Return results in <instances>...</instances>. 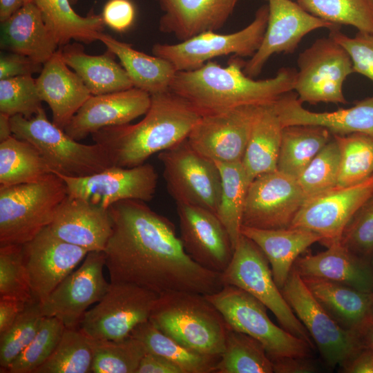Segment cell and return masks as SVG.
Segmentation results:
<instances>
[{
  "label": "cell",
  "mask_w": 373,
  "mask_h": 373,
  "mask_svg": "<svg viewBox=\"0 0 373 373\" xmlns=\"http://www.w3.org/2000/svg\"><path fill=\"white\" fill-rule=\"evenodd\" d=\"M113 229L104 250L111 283H128L160 295L189 291L209 295L224 285L186 252L173 224L146 202L126 200L108 208Z\"/></svg>",
  "instance_id": "1"
},
{
  "label": "cell",
  "mask_w": 373,
  "mask_h": 373,
  "mask_svg": "<svg viewBox=\"0 0 373 373\" xmlns=\"http://www.w3.org/2000/svg\"><path fill=\"white\" fill-rule=\"evenodd\" d=\"M245 63L234 55L226 67L209 61L198 69L178 71L170 90L188 101L201 115L242 106L274 104L294 91L295 68L283 67L273 77L254 79L245 74Z\"/></svg>",
  "instance_id": "2"
},
{
  "label": "cell",
  "mask_w": 373,
  "mask_h": 373,
  "mask_svg": "<svg viewBox=\"0 0 373 373\" xmlns=\"http://www.w3.org/2000/svg\"><path fill=\"white\" fill-rule=\"evenodd\" d=\"M200 117L188 101L169 90L151 95L149 108L136 124L106 127L91 136L112 166L131 168L186 139Z\"/></svg>",
  "instance_id": "3"
},
{
  "label": "cell",
  "mask_w": 373,
  "mask_h": 373,
  "mask_svg": "<svg viewBox=\"0 0 373 373\" xmlns=\"http://www.w3.org/2000/svg\"><path fill=\"white\" fill-rule=\"evenodd\" d=\"M149 320L183 345L218 356L224 351L230 329L205 295L189 291L158 295Z\"/></svg>",
  "instance_id": "4"
},
{
  "label": "cell",
  "mask_w": 373,
  "mask_h": 373,
  "mask_svg": "<svg viewBox=\"0 0 373 373\" xmlns=\"http://www.w3.org/2000/svg\"><path fill=\"white\" fill-rule=\"evenodd\" d=\"M68 195L55 173L35 182L0 186V245L32 239L51 224Z\"/></svg>",
  "instance_id": "5"
},
{
  "label": "cell",
  "mask_w": 373,
  "mask_h": 373,
  "mask_svg": "<svg viewBox=\"0 0 373 373\" xmlns=\"http://www.w3.org/2000/svg\"><path fill=\"white\" fill-rule=\"evenodd\" d=\"M12 135L32 144L51 171L67 177H84L112 166L99 144H86L70 137L49 121L41 107L32 117H10Z\"/></svg>",
  "instance_id": "6"
},
{
  "label": "cell",
  "mask_w": 373,
  "mask_h": 373,
  "mask_svg": "<svg viewBox=\"0 0 373 373\" xmlns=\"http://www.w3.org/2000/svg\"><path fill=\"white\" fill-rule=\"evenodd\" d=\"M205 296L231 329L258 341L271 361L289 356H312L314 347L276 325L268 316L267 307L248 292L224 285L216 292Z\"/></svg>",
  "instance_id": "7"
},
{
  "label": "cell",
  "mask_w": 373,
  "mask_h": 373,
  "mask_svg": "<svg viewBox=\"0 0 373 373\" xmlns=\"http://www.w3.org/2000/svg\"><path fill=\"white\" fill-rule=\"evenodd\" d=\"M223 285L238 287L255 297L276 317L283 328L314 344L277 286L269 262L259 247L241 233L230 262L221 273Z\"/></svg>",
  "instance_id": "8"
},
{
  "label": "cell",
  "mask_w": 373,
  "mask_h": 373,
  "mask_svg": "<svg viewBox=\"0 0 373 373\" xmlns=\"http://www.w3.org/2000/svg\"><path fill=\"white\" fill-rule=\"evenodd\" d=\"M268 15V6L263 5L257 10L254 20L237 32L222 35L207 31L175 44H156L152 52L171 62L177 72L198 69L222 55L251 57L263 39Z\"/></svg>",
  "instance_id": "9"
},
{
  "label": "cell",
  "mask_w": 373,
  "mask_h": 373,
  "mask_svg": "<svg viewBox=\"0 0 373 373\" xmlns=\"http://www.w3.org/2000/svg\"><path fill=\"white\" fill-rule=\"evenodd\" d=\"M169 193L176 204L217 213L221 175L216 163L196 151L185 139L158 154Z\"/></svg>",
  "instance_id": "10"
},
{
  "label": "cell",
  "mask_w": 373,
  "mask_h": 373,
  "mask_svg": "<svg viewBox=\"0 0 373 373\" xmlns=\"http://www.w3.org/2000/svg\"><path fill=\"white\" fill-rule=\"evenodd\" d=\"M294 91L302 102L346 104L343 84L354 73L345 50L332 37H321L299 53Z\"/></svg>",
  "instance_id": "11"
},
{
  "label": "cell",
  "mask_w": 373,
  "mask_h": 373,
  "mask_svg": "<svg viewBox=\"0 0 373 373\" xmlns=\"http://www.w3.org/2000/svg\"><path fill=\"white\" fill-rule=\"evenodd\" d=\"M281 291L328 367H342L362 348L357 332L339 325L316 300L293 268Z\"/></svg>",
  "instance_id": "12"
},
{
  "label": "cell",
  "mask_w": 373,
  "mask_h": 373,
  "mask_svg": "<svg viewBox=\"0 0 373 373\" xmlns=\"http://www.w3.org/2000/svg\"><path fill=\"white\" fill-rule=\"evenodd\" d=\"M158 294L128 283H111L106 294L85 313L79 329L94 340H121L149 321Z\"/></svg>",
  "instance_id": "13"
},
{
  "label": "cell",
  "mask_w": 373,
  "mask_h": 373,
  "mask_svg": "<svg viewBox=\"0 0 373 373\" xmlns=\"http://www.w3.org/2000/svg\"><path fill=\"white\" fill-rule=\"evenodd\" d=\"M104 251H90L81 266L68 274L41 303L45 317L58 318L66 328H78L88 308L109 288L104 276Z\"/></svg>",
  "instance_id": "14"
},
{
  "label": "cell",
  "mask_w": 373,
  "mask_h": 373,
  "mask_svg": "<svg viewBox=\"0 0 373 373\" xmlns=\"http://www.w3.org/2000/svg\"><path fill=\"white\" fill-rule=\"evenodd\" d=\"M57 175L65 182L68 195L106 209L122 200L151 201L158 178L154 166L149 163L131 168L111 166L84 177Z\"/></svg>",
  "instance_id": "15"
},
{
  "label": "cell",
  "mask_w": 373,
  "mask_h": 373,
  "mask_svg": "<svg viewBox=\"0 0 373 373\" xmlns=\"http://www.w3.org/2000/svg\"><path fill=\"white\" fill-rule=\"evenodd\" d=\"M306 200L297 179L278 170L258 175L247 191L242 225L265 229L289 228Z\"/></svg>",
  "instance_id": "16"
},
{
  "label": "cell",
  "mask_w": 373,
  "mask_h": 373,
  "mask_svg": "<svg viewBox=\"0 0 373 373\" xmlns=\"http://www.w3.org/2000/svg\"><path fill=\"white\" fill-rule=\"evenodd\" d=\"M373 195V175L357 184L336 187L307 198L289 228L305 229L318 233L328 247L340 241L353 216Z\"/></svg>",
  "instance_id": "17"
},
{
  "label": "cell",
  "mask_w": 373,
  "mask_h": 373,
  "mask_svg": "<svg viewBox=\"0 0 373 373\" xmlns=\"http://www.w3.org/2000/svg\"><path fill=\"white\" fill-rule=\"evenodd\" d=\"M258 106H242L201 115L186 140L196 151L214 162H242Z\"/></svg>",
  "instance_id": "18"
},
{
  "label": "cell",
  "mask_w": 373,
  "mask_h": 373,
  "mask_svg": "<svg viewBox=\"0 0 373 373\" xmlns=\"http://www.w3.org/2000/svg\"><path fill=\"white\" fill-rule=\"evenodd\" d=\"M269 15L262 43L256 52L246 61L243 71L254 78L262 71L274 54H291L301 40L309 32L319 28L329 30L340 26L318 18L291 0H265Z\"/></svg>",
  "instance_id": "19"
},
{
  "label": "cell",
  "mask_w": 373,
  "mask_h": 373,
  "mask_svg": "<svg viewBox=\"0 0 373 373\" xmlns=\"http://www.w3.org/2000/svg\"><path fill=\"white\" fill-rule=\"evenodd\" d=\"M88 253L56 236L49 226L23 244V261L34 299L42 302Z\"/></svg>",
  "instance_id": "20"
},
{
  "label": "cell",
  "mask_w": 373,
  "mask_h": 373,
  "mask_svg": "<svg viewBox=\"0 0 373 373\" xmlns=\"http://www.w3.org/2000/svg\"><path fill=\"white\" fill-rule=\"evenodd\" d=\"M180 240L188 255L202 267L222 273L230 262L233 247L229 234L214 212L177 204Z\"/></svg>",
  "instance_id": "21"
},
{
  "label": "cell",
  "mask_w": 373,
  "mask_h": 373,
  "mask_svg": "<svg viewBox=\"0 0 373 373\" xmlns=\"http://www.w3.org/2000/svg\"><path fill=\"white\" fill-rule=\"evenodd\" d=\"M151 104V95L135 87L93 95L78 110L64 131L79 141L109 126L129 124L144 115Z\"/></svg>",
  "instance_id": "22"
},
{
  "label": "cell",
  "mask_w": 373,
  "mask_h": 373,
  "mask_svg": "<svg viewBox=\"0 0 373 373\" xmlns=\"http://www.w3.org/2000/svg\"><path fill=\"white\" fill-rule=\"evenodd\" d=\"M283 127L314 125L327 128L332 135L362 133L373 138V95L358 101L353 106L332 112H313L303 106L294 91L274 104Z\"/></svg>",
  "instance_id": "23"
},
{
  "label": "cell",
  "mask_w": 373,
  "mask_h": 373,
  "mask_svg": "<svg viewBox=\"0 0 373 373\" xmlns=\"http://www.w3.org/2000/svg\"><path fill=\"white\" fill-rule=\"evenodd\" d=\"M49 227L60 239L88 252L104 251L113 220L108 209L68 195Z\"/></svg>",
  "instance_id": "24"
},
{
  "label": "cell",
  "mask_w": 373,
  "mask_h": 373,
  "mask_svg": "<svg viewBox=\"0 0 373 373\" xmlns=\"http://www.w3.org/2000/svg\"><path fill=\"white\" fill-rule=\"evenodd\" d=\"M35 82L41 101L51 110L52 123L64 131L91 95L82 79L66 64L61 50L43 64Z\"/></svg>",
  "instance_id": "25"
},
{
  "label": "cell",
  "mask_w": 373,
  "mask_h": 373,
  "mask_svg": "<svg viewBox=\"0 0 373 373\" xmlns=\"http://www.w3.org/2000/svg\"><path fill=\"white\" fill-rule=\"evenodd\" d=\"M164 12L160 31L180 41L197 35L221 28L238 0H157Z\"/></svg>",
  "instance_id": "26"
},
{
  "label": "cell",
  "mask_w": 373,
  "mask_h": 373,
  "mask_svg": "<svg viewBox=\"0 0 373 373\" xmlns=\"http://www.w3.org/2000/svg\"><path fill=\"white\" fill-rule=\"evenodd\" d=\"M324 251L298 257L293 269L301 277H317L373 292V269L370 261L354 254L340 241Z\"/></svg>",
  "instance_id": "27"
},
{
  "label": "cell",
  "mask_w": 373,
  "mask_h": 373,
  "mask_svg": "<svg viewBox=\"0 0 373 373\" xmlns=\"http://www.w3.org/2000/svg\"><path fill=\"white\" fill-rule=\"evenodd\" d=\"M1 24L2 49L25 55L42 65L57 51V39L31 0Z\"/></svg>",
  "instance_id": "28"
},
{
  "label": "cell",
  "mask_w": 373,
  "mask_h": 373,
  "mask_svg": "<svg viewBox=\"0 0 373 373\" xmlns=\"http://www.w3.org/2000/svg\"><path fill=\"white\" fill-rule=\"evenodd\" d=\"M241 233L254 241L264 253L280 290L299 256L322 239L318 233L300 228L265 229L242 225Z\"/></svg>",
  "instance_id": "29"
},
{
  "label": "cell",
  "mask_w": 373,
  "mask_h": 373,
  "mask_svg": "<svg viewBox=\"0 0 373 373\" xmlns=\"http://www.w3.org/2000/svg\"><path fill=\"white\" fill-rule=\"evenodd\" d=\"M316 300L345 329L358 332L370 321L371 293L317 277H302Z\"/></svg>",
  "instance_id": "30"
},
{
  "label": "cell",
  "mask_w": 373,
  "mask_h": 373,
  "mask_svg": "<svg viewBox=\"0 0 373 373\" xmlns=\"http://www.w3.org/2000/svg\"><path fill=\"white\" fill-rule=\"evenodd\" d=\"M66 64L82 79L91 95L111 93L133 87L126 70L111 52L90 55L82 45L66 44L61 50Z\"/></svg>",
  "instance_id": "31"
},
{
  "label": "cell",
  "mask_w": 373,
  "mask_h": 373,
  "mask_svg": "<svg viewBox=\"0 0 373 373\" xmlns=\"http://www.w3.org/2000/svg\"><path fill=\"white\" fill-rule=\"evenodd\" d=\"M98 40L119 58L133 87L150 95L170 90L177 71L168 60L138 51L130 44L103 32L98 36Z\"/></svg>",
  "instance_id": "32"
},
{
  "label": "cell",
  "mask_w": 373,
  "mask_h": 373,
  "mask_svg": "<svg viewBox=\"0 0 373 373\" xmlns=\"http://www.w3.org/2000/svg\"><path fill=\"white\" fill-rule=\"evenodd\" d=\"M283 128L274 104L258 106L242 160L251 182L277 170Z\"/></svg>",
  "instance_id": "33"
},
{
  "label": "cell",
  "mask_w": 373,
  "mask_h": 373,
  "mask_svg": "<svg viewBox=\"0 0 373 373\" xmlns=\"http://www.w3.org/2000/svg\"><path fill=\"white\" fill-rule=\"evenodd\" d=\"M40 10L47 26L53 32L59 46L71 40L92 43L98 40L104 23L101 15L93 10L86 16L76 13L69 0H31Z\"/></svg>",
  "instance_id": "34"
},
{
  "label": "cell",
  "mask_w": 373,
  "mask_h": 373,
  "mask_svg": "<svg viewBox=\"0 0 373 373\" xmlns=\"http://www.w3.org/2000/svg\"><path fill=\"white\" fill-rule=\"evenodd\" d=\"M144 345L146 352L159 355L182 373H214L220 357L191 350L159 329L150 320L138 325L131 335Z\"/></svg>",
  "instance_id": "35"
},
{
  "label": "cell",
  "mask_w": 373,
  "mask_h": 373,
  "mask_svg": "<svg viewBox=\"0 0 373 373\" xmlns=\"http://www.w3.org/2000/svg\"><path fill=\"white\" fill-rule=\"evenodd\" d=\"M332 138L331 133L323 126L291 125L283 127L277 170L297 179Z\"/></svg>",
  "instance_id": "36"
},
{
  "label": "cell",
  "mask_w": 373,
  "mask_h": 373,
  "mask_svg": "<svg viewBox=\"0 0 373 373\" xmlns=\"http://www.w3.org/2000/svg\"><path fill=\"white\" fill-rule=\"evenodd\" d=\"M52 173L39 151L14 135L0 142V186L37 182Z\"/></svg>",
  "instance_id": "37"
},
{
  "label": "cell",
  "mask_w": 373,
  "mask_h": 373,
  "mask_svg": "<svg viewBox=\"0 0 373 373\" xmlns=\"http://www.w3.org/2000/svg\"><path fill=\"white\" fill-rule=\"evenodd\" d=\"M221 175L217 216L226 227L234 247L241 235L242 216L251 183L242 162H215Z\"/></svg>",
  "instance_id": "38"
},
{
  "label": "cell",
  "mask_w": 373,
  "mask_h": 373,
  "mask_svg": "<svg viewBox=\"0 0 373 373\" xmlns=\"http://www.w3.org/2000/svg\"><path fill=\"white\" fill-rule=\"evenodd\" d=\"M273 363L254 338L229 329L214 373H272Z\"/></svg>",
  "instance_id": "39"
},
{
  "label": "cell",
  "mask_w": 373,
  "mask_h": 373,
  "mask_svg": "<svg viewBox=\"0 0 373 373\" xmlns=\"http://www.w3.org/2000/svg\"><path fill=\"white\" fill-rule=\"evenodd\" d=\"M93 361L91 338L79 328H65L50 356L34 373H90Z\"/></svg>",
  "instance_id": "40"
},
{
  "label": "cell",
  "mask_w": 373,
  "mask_h": 373,
  "mask_svg": "<svg viewBox=\"0 0 373 373\" xmlns=\"http://www.w3.org/2000/svg\"><path fill=\"white\" fill-rule=\"evenodd\" d=\"M332 136L341 155L336 187L357 184L373 175V138L362 133Z\"/></svg>",
  "instance_id": "41"
},
{
  "label": "cell",
  "mask_w": 373,
  "mask_h": 373,
  "mask_svg": "<svg viewBox=\"0 0 373 373\" xmlns=\"http://www.w3.org/2000/svg\"><path fill=\"white\" fill-rule=\"evenodd\" d=\"M91 341L92 373H136L146 353L143 343L132 336L121 340Z\"/></svg>",
  "instance_id": "42"
},
{
  "label": "cell",
  "mask_w": 373,
  "mask_h": 373,
  "mask_svg": "<svg viewBox=\"0 0 373 373\" xmlns=\"http://www.w3.org/2000/svg\"><path fill=\"white\" fill-rule=\"evenodd\" d=\"M307 12L336 26L373 32V7L367 0H296Z\"/></svg>",
  "instance_id": "43"
},
{
  "label": "cell",
  "mask_w": 373,
  "mask_h": 373,
  "mask_svg": "<svg viewBox=\"0 0 373 373\" xmlns=\"http://www.w3.org/2000/svg\"><path fill=\"white\" fill-rule=\"evenodd\" d=\"M341 155L333 136L297 178L307 199L336 187Z\"/></svg>",
  "instance_id": "44"
},
{
  "label": "cell",
  "mask_w": 373,
  "mask_h": 373,
  "mask_svg": "<svg viewBox=\"0 0 373 373\" xmlns=\"http://www.w3.org/2000/svg\"><path fill=\"white\" fill-rule=\"evenodd\" d=\"M45 316L37 301L28 303L13 325L0 334V372L8 369L38 332Z\"/></svg>",
  "instance_id": "45"
},
{
  "label": "cell",
  "mask_w": 373,
  "mask_h": 373,
  "mask_svg": "<svg viewBox=\"0 0 373 373\" xmlns=\"http://www.w3.org/2000/svg\"><path fill=\"white\" fill-rule=\"evenodd\" d=\"M66 327L55 317H44L28 345L8 369L7 373H34L52 354Z\"/></svg>",
  "instance_id": "46"
},
{
  "label": "cell",
  "mask_w": 373,
  "mask_h": 373,
  "mask_svg": "<svg viewBox=\"0 0 373 373\" xmlns=\"http://www.w3.org/2000/svg\"><path fill=\"white\" fill-rule=\"evenodd\" d=\"M42 102L32 75L0 80V113L30 118L42 107Z\"/></svg>",
  "instance_id": "47"
},
{
  "label": "cell",
  "mask_w": 373,
  "mask_h": 373,
  "mask_svg": "<svg viewBox=\"0 0 373 373\" xmlns=\"http://www.w3.org/2000/svg\"><path fill=\"white\" fill-rule=\"evenodd\" d=\"M0 296L36 301L22 257V245H0Z\"/></svg>",
  "instance_id": "48"
},
{
  "label": "cell",
  "mask_w": 373,
  "mask_h": 373,
  "mask_svg": "<svg viewBox=\"0 0 373 373\" xmlns=\"http://www.w3.org/2000/svg\"><path fill=\"white\" fill-rule=\"evenodd\" d=\"M340 242L354 254L370 262L373 256V195L349 221Z\"/></svg>",
  "instance_id": "49"
},
{
  "label": "cell",
  "mask_w": 373,
  "mask_h": 373,
  "mask_svg": "<svg viewBox=\"0 0 373 373\" xmlns=\"http://www.w3.org/2000/svg\"><path fill=\"white\" fill-rule=\"evenodd\" d=\"M339 29L329 30V36L347 52L354 73H359L373 82V32L358 31L351 37Z\"/></svg>",
  "instance_id": "50"
},
{
  "label": "cell",
  "mask_w": 373,
  "mask_h": 373,
  "mask_svg": "<svg viewBox=\"0 0 373 373\" xmlns=\"http://www.w3.org/2000/svg\"><path fill=\"white\" fill-rule=\"evenodd\" d=\"M105 25L117 32H125L133 25L135 10L131 0H108L101 14Z\"/></svg>",
  "instance_id": "51"
},
{
  "label": "cell",
  "mask_w": 373,
  "mask_h": 373,
  "mask_svg": "<svg viewBox=\"0 0 373 373\" xmlns=\"http://www.w3.org/2000/svg\"><path fill=\"white\" fill-rule=\"evenodd\" d=\"M43 65L35 62L29 57L10 52L1 55L0 79L23 75H32L40 73Z\"/></svg>",
  "instance_id": "52"
},
{
  "label": "cell",
  "mask_w": 373,
  "mask_h": 373,
  "mask_svg": "<svg viewBox=\"0 0 373 373\" xmlns=\"http://www.w3.org/2000/svg\"><path fill=\"white\" fill-rule=\"evenodd\" d=\"M276 373H313L318 370L312 356L283 357L271 361Z\"/></svg>",
  "instance_id": "53"
},
{
  "label": "cell",
  "mask_w": 373,
  "mask_h": 373,
  "mask_svg": "<svg viewBox=\"0 0 373 373\" xmlns=\"http://www.w3.org/2000/svg\"><path fill=\"white\" fill-rule=\"evenodd\" d=\"M29 303L13 298L0 296V334L13 325Z\"/></svg>",
  "instance_id": "54"
},
{
  "label": "cell",
  "mask_w": 373,
  "mask_h": 373,
  "mask_svg": "<svg viewBox=\"0 0 373 373\" xmlns=\"http://www.w3.org/2000/svg\"><path fill=\"white\" fill-rule=\"evenodd\" d=\"M136 373H182L175 365L166 358L146 352L142 357Z\"/></svg>",
  "instance_id": "55"
},
{
  "label": "cell",
  "mask_w": 373,
  "mask_h": 373,
  "mask_svg": "<svg viewBox=\"0 0 373 373\" xmlns=\"http://www.w3.org/2000/svg\"><path fill=\"white\" fill-rule=\"evenodd\" d=\"M341 368L346 373H373V352L362 347Z\"/></svg>",
  "instance_id": "56"
},
{
  "label": "cell",
  "mask_w": 373,
  "mask_h": 373,
  "mask_svg": "<svg viewBox=\"0 0 373 373\" xmlns=\"http://www.w3.org/2000/svg\"><path fill=\"white\" fill-rule=\"evenodd\" d=\"M28 0H0V21L3 22L21 8Z\"/></svg>",
  "instance_id": "57"
},
{
  "label": "cell",
  "mask_w": 373,
  "mask_h": 373,
  "mask_svg": "<svg viewBox=\"0 0 373 373\" xmlns=\"http://www.w3.org/2000/svg\"><path fill=\"white\" fill-rule=\"evenodd\" d=\"M357 333L362 347L373 352V321H367Z\"/></svg>",
  "instance_id": "58"
},
{
  "label": "cell",
  "mask_w": 373,
  "mask_h": 373,
  "mask_svg": "<svg viewBox=\"0 0 373 373\" xmlns=\"http://www.w3.org/2000/svg\"><path fill=\"white\" fill-rule=\"evenodd\" d=\"M10 117L0 113V142H3L12 136Z\"/></svg>",
  "instance_id": "59"
},
{
  "label": "cell",
  "mask_w": 373,
  "mask_h": 373,
  "mask_svg": "<svg viewBox=\"0 0 373 373\" xmlns=\"http://www.w3.org/2000/svg\"><path fill=\"white\" fill-rule=\"evenodd\" d=\"M370 321H373V292L371 293L370 309Z\"/></svg>",
  "instance_id": "60"
},
{
  "label": "cell",
  "mask_w": 373,
  "mask_h": 373,
  "mask_svg": "<svg viewBox=\"0 0 373 373\" xmlns=\"http://www.w3.org/2000/svg\"><path fill=\"white\" fill-rule=\"evenodd\" d=\"M69 1L70 2L71 5L73 6V5L76 4L79 0H69Z\"/></svg>",
  "instance_id": "61"
},
{
  "label": "cell",
  "mask_w": 373,
  "mask_h": 373,
  "mask_svg": "<svg viewBox=\"0 0 373 373\" xmlns=\"http://www.w3.org/2000/svg\"><path fill=\"white\" fill-rule=\"evenodd\" d=\"M370 264H371L372 267V269H373V256H372V257L371 258V260H370Z\"/></svg>",
  "instance_id": "62"
},
{
  "label": "cell",
  "mask_w": 373,
  "mask_h": 373,
  "mask_svg": "<svg viewBox=\"0 0 373 373\" xmlns=\"http://www.w3.org/2000/svg\"><path fill=\"white\" fill-rule=\"evenodd\" d=\"M367 1L372 5V6L373 7V0H367Z\"/></svg>",
  "instance_id": "63"
}]
</instances>
